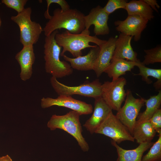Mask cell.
<instances>
[{"label": "cell", "instance_id": "obj_1", "mask_svg": "<svg viewBox=\"0 0 161 161\" xmlns=\"http://www.w3.org/2000/svg\"><path fill=\"white\" fill-rule=\"evenodd\" d=\"M84 16L83 13L76 9L70 8L63 11L60 8H56L47 23L43 31L46 36L61 29H64L72 34L80 33L85 29Z\"/></svg>", "mask_w": 161, "mask_h": 161}, {"label": "cell", "instance_id": "obj_2", "mask_svg": "<svg viewBox=\"0 0 161 161\" xmlns=\"http://www.w3.org/2000/svg\"><path fill=\"white\" fill-rule=\"evenodd\" d=\"M89 31L84 30L81 33L72 34L65 30L57 33L55 36L57 44L63 48L60 55L62 56L66 52H69L74 57L82 56V50L87 48L99 46L106 40L98 38L97 36H91Z\"/></svg>", "mask_w": 161, "mask_h": 161}, {"label": "cell", "instance_id": "obj_3", "mask_svg": "<svg viewBox=\"0 0 161 161\" xmlns=\"http://www.w3.org/2000/svg\"><path fill=\"white\" fill-rule=\"evenodd\" d=\"M58 32V30H56L49 35L46 36L44 45L45 71L56 78L69 76L73 72V69L69 63L60 59L61 47L55 40V35Z\"/></svg>", "mask_w": 161, "mask_h": 161}, {"label": "cell", "instance_id": "obj_4", "mask_svg": "<svg viewBox=\"0 0 161 161\" xmlns=\"http://www.w3.org/2000/svg\"><path fill=\"white\" fill-rule=\"evenodd\" d=\"M80 116L73 111L62 115L53 114L48 122L47 126L52 131L60 129L66 132L75 139L83 151H87L89 145L82 134Z\"/></svg>", "mask_w": 161, "mask_h": 161}, {"label": "cell", "instance_id": "obj_5", "mask_svg": "<svg viewBox=\"0 0 161 161\" xmlns=\"http://www.w3.org/2000/svg\"><path fill=\"white\" fill-rule=\"evenodd\" d=\"M31 7H28L11 18V20L19 27L20 42L23 46L33 45L36 44L43 31V29L39 23L31 20Z\"/></svg>", "mask_w": 161, "mask_h": 161}, {"label": "cell", "instance_id": "obj_6", "mask_svg": "<svg viewBox=\"0 0 161 161\" xmlns=\"http://www.w3.org/2000/svg\"><path fill=\"white\" fill-rule=\"evenodd\" d=\"M50 83L53 89L59 95L72 96L79 95L92 97L95 99L101 97L102 84L98 79L90 82L86 81L77 86H69L58 81L57 78L52 76Z\"/></svg>", "mask_w": 161, "mask_h": 161}, {"label": "cell", "instance_id": "obj_7", "mask_svg": "<svg viewBox=\"0 0 161 161\" xmlns=\"http://www.w3.org/2000/svg\"><path fill=\"white\" fill-rule=\"evenodd\" d=\"M126 93L124 104L117 111L116 116L132 135L140 112L145 105V99L141 97L135 98L129 89Z\"/></svg>", "mask_w": 161, "mask_h": 161}, {"label": "cell", "instance_id": "obj_8", "mask_svg": "<svg viewBox=\"0 0 161 161\" xmlns=\"http://www.w3.org/2000/svg\"><path fill=\"white\" fill-rule=\"evenodd\" d=\"M95 133L108 137L117 144L125 141L134 142L135 140L128 129L112 111L97 129Z\"/></svg>", "mask_w": 161, "mask_h": 161}, {"label": "cell", "instance_id": "obj_9", "mask_svg": "<svg viewBox=\"0 0 161 161\" xmlns=\"http://www.w3.org/2000/svg\"><path fill=\"white\" fill-rule=\"evenodd\" d=\"M126 83V79L122 77L102 84L101 97L112 110L118 111L125 100L126 95L124 88Z\"/></svg>", "mask_w": 161, "mask_h": 161}, {"label": "cell", "instance_id": "obj_10", "mask_svg": "<svg viewBox=\"0 0 161 161\" xmlns=\"http://www.w3.org/2000/svg\"><path fill=\"white\" fill-rule=\"evenodd\" d=\"M53 106L63 107L78 113L80 115L89 114L93 112L91 104L74 99L72 96L59 95L56 98L43 97L41 99V106L45 109Z\"/></svg>", "mask_w": 161, "mask_h": 161}, {"label": "cell", "instance_id": "obj_11", "mask_svg": "<svg viewBox=\"0 0 161 161\" xmlns=\"http://www.w3.org/2000/svg\"><path fill=\"white\" fill-rule=\"evenodd\" d=\"M148 21L137 15H128L123 20L114 22L116 30L120 33L134 37L136 41L141 38V34L146 28Z\"/></svg>", "mask_w": 161, "mask_h": 161}, {"label": "cell", "instance_id": "obj_12", "mask_svg": "<svg viewBox=\"0 0 161 161\" xmlns=\"http://www.w3.org/2000/svg\"><path fill=\"white\" fill-rule=\"evenodd\" d=\"M109 15L100 6L92 8L89 14L84 16V30L89 31V27L93 25L95 35H108L110 32L108 24Z\"/></svg>", "mask_w": 161, "mask_h": 161}, {"label": "cell", "instance_id": "obj_13", "mask_svg": "<svg viewBox=\"0 0 161 161\" xmlns=\"http://www.w3.org/2000/svg\"><path fill=\"white\" fill-rule=\"evenodd\" d=\"M112 111V110L101 97L95 99L92 114L86 120L83 126L91 134L95 133Z\"/></svg>", "mask_w": 161, "mask_h": 161}, {"label": "cell", "instance_id": "obj_14", "mask_svg": "<svg viewBox=\"0 0 161 161\" xmlns=\"http://www.w3.org/2000/svg\"><path fill=\"white\" fill-rule=\"evenodd\" d=\"M117 38L110 37L108 40L99 46V52L93 70L99 77L109 65L115 48Z\"/></svg>", "mask_w": 161, "mask_h": 161}, {"label": "cell", "instance_id": "obj_15", "mask_svg": "<svg viewBox=\"0 0 161 161\" xmlns=\"http://www.w3.org/2000/svg\"><path fill=\"white\" fill-rule=\"evenodd\" d=\"M15 58L20 67L21 79L24 81L29 79L32 75V65L35 58L33 45L23 46L16 54Z\"/></svg>", "mask_w": 161, "mask_h": 161}, {"label": "cell", "instance_id": "obj_16", "mask_svg": "<svg viewBox=\"0 0 161 161\" xmlns=\"http://www.w3.org/2000/svg\"><path fill=\"white\" fill-rule=\"evenodd\" d=\"M132 37L120 33L117 38L112 59L118 58L137 63L141 62L137 57V53L134 50L131 46V41Z\"/></svg>", "mask_w": 161, "mask_h": 161}, {"label": "cell", "instance_id": "obj_17", "mask_svg": "<svg viewBox=\"0 0 161 161\" xmlns=\"http://www.w3.org/2000/svg\"><path fill=\"white\" fill-rule=\"evenodd\" d=\"M99 50V47L96 45L94 47L91 48L85 55L74 58L69 57L65 55L62 57L66 61L69 63L73 69L81 71L93 70Z\"/></svg>", "mask_w": 161, "mask_h": 161}, {"label": "cell", "instance_id": "obj_18", "mask_svg": "<svg viewBox=\"0 0 161 161\" xmlns=\"http://www.w3.org/2000/svg\"><path fill=\"white\" fill-rule=\"evenodd\" d=\"M154 143L150 142L139 144L136 148L126 150L120 146L112 140V145L116 148L118 155L117 161H141L143 154L150 148Z\"/></svg>", "mask_w": 161, "mask_h": 161}, {"label": "cell", "instance_id": "obj_19", "mask_svg": "<svg viewBox=\"0 0 161 161\" xmlns=\"http://www.w3.org/2000/svg\"><path fill=\"white\" fill-rule=\"evenodd\" d=\"M140 63H137L120 58L112 59L104 72L112 78V80H115L121 76L125 75L127 72L131 71L134 66H137Z\"/></svg>", "mask_w": 161, "mask_h": 161}, {"label": "cell", "instance_id": "obj_20", "mask_svg": "<svg viewBox=\"0 0 161 161\" xmlns=\"http://www.w3.org/2000/svg\"><path fill=\"white\" fill-rule=\"evenodd\" d=\"M156 132L149 120L136 123L132 135L138 143L150 142L155 136Z\"/></svg>", "mask_w": 161, "mask_h": 161}, {"label": "cell", "instance_id": "obj_21", "mask_svg": "<svg viewBox=\"0 0 161 161\" xmlns=\"http://www.w3.org/2000/svg\"><path fill=\"white\" fill-rule=\"evenodd\" d=\"M125 10L128 15H137L148 21L154 16L153 10L143 0H132L128 2Z\"/></svg>", "mask_w": 161, "mask_h": 161}, {"label": "cell", "instance_id": "obj_22", "mask_svg": "<svg viewBox=\"0 0 161 161\" xmlns=\"http://www.w3.org/2000/svg\"><path fill=\"white\" fill-rule=\"evenodd\" d=\"M158 94L151 96L148 99H144L146 109L143 112L139 113L136 123L149 120L157 110L160 109L161 104V90Z\"/></svg>", "mask_w": 161, "mask_h": 161}, {"label": "cell", "instance_id": "obj_23", "mask_svg": "<svg viewBox=\"0 0 161 161\" xmlns=\"http://www.w3.org/2000/svg\"><path fill=\"white\" fill-rule=\"evenodd\" d=\"M137 66L139 69V73L134 74L135 75H140L142 80L148 84L152 82L148 78L149 76L156 78L157 80L154 84V86L156 90H161V69H155L147 67L143 64L142 62L139 64Z\"/></svg>", "mask_w": 161, "mask_h": 161}, {"label": "cell", "instance_id": "obj_24", "mask_svg": "<svg viewBox=\"0 0 161 161\" xmlns=\"http://www.w3.org/2000/svg\"><path fill=\"white\" fill-rule=\"evenodd\" d=\"M158 136V139L150 147L148 153L143 156L141 161H161V133Z\"/></svg>", "mask_w": 161, "mask_h": 161}, {"label": "cell", "instance_id": "obj_25", "mask_svg": "<svg viewBox=\"0 0 161 161\" xmlns=\"http://www.w3.org/2000/svg\"><path fill=\"white\" fill-rule=\"evenodd\" d=\"M145 54L142 62L144 65L161 62V46L160 45L149 49L144 50Z\"/></svg>", "mask_w": 161, "mask_h": 161}, {"label": "cell", "instance_id": "obj_26", "mask_svg": "<svg viewBox=\"0 0 161 161\" xmlns=\"http://www.w3.org/2000/svg\"><path fill=\"white\" fill-rule=\"evenodd\" d=\"M128 2L126 0H109L103 8L105 12L109 15L117 10L125 9Z\"/></svg>", "mask_w": 161, "mask_h": 161}, {"label": "cell", "instance_id": "obj_27", "mask_svg": "<svg viewBox=\"0 0 161 161\" xmlns=\"http://www.w3.org/2000/svg\"><path fill=\"white\" fill-rule=\"evenodd\" d=\"M27 0H2L1 2L7 7L14 9L18 13H21L25 8Z\"/></svg>", "mask_w": 161, "mask_h": 161}, {"label": "cell", "instance_id": "obj_28", "mask_svg": "<svg viewBox=\"0 0 161 161\" xmlns=\"http://www.w3.org/2000/svg\"><path fill=\"white\" fill-rule=\"evenodd\" d=\"M47 8L44 13V16L46 18L49 19L51 16L49 13V7L50 5L52 3L58 4L60 6L61 10L63 11H65L70 9V7L67 2L65 0H47Z\"/></svg>", "mask_w": 161, "mask_h": 161}, {"label": "cell", "instance_id": "obj_29", "mask_svg": "<svg viewBox=\"0 0 161 161\" xmlns=\"http://www.w3.org/2000/svg\"><path fill=\"white\" fill-rule=\"evenodd\" d=\"M151 126L158 134L161 133V109H159L149 120Z\"/></svg>", "mask_w": 161, "mask_h": 161}, {"label": "cell", "instance_id": "obj_30", "mask_svg": "<svg viewBox=\"0 0 161 161\" xmlns=\"http://www.w3.org/2000/svg\"><path fill=\"white\" fill-rule=\"evenodd\" d=\"M153 10H154L157 12L158 13L157 9L160 7V6L158 4L157 1L156 0H143Z\"/></svg>", "mask_w": 161, "mask_h": 161}, {"label": "cell", "instance_id": "obj_31", "mask_svg": "<svg viewBox=\"0 0 161 161\" xmlns=\"http://www.w3.org/2000/svg\"><path fill=\"white\" fill-rule=\"evenodd\" d=\"M0 161H13L10 157L8 155L0 157Z\"/></svg>", "mask_w": 161, "mask_h": 161}, {"label": "cell", "instance_id": "obj_32", "mask_svg": "<svg viewBox=\"0 0 161 161\" xmlns=\"http://www.w3.org/2000/svg\"><path fill=\"white\" fill-rule=\"evenodd\" d=\"M1 18L0 17V27L1 26Z\"/></svg>", "mask_w": 161, "mask_h": 161}]
</instances>
